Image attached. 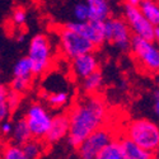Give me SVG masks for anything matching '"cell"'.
<instances>
[{"label":"cell","instance_id":"6da1fadb","mask_svg":"<svg viewBox=\"0 0 159 159\" xmlns=\"http://www.w3.org/2000/svg\"><path fill=\"white\" fill-rule=\"evenodd\" d=\"M68 116L69 134L66 139L69 145L76 149L87 136L106 125L108 107L99 94H84L71 106Z\"/></svg>","mask_w":159,"mask_h":159},{"label":"cell","instance_id":"7a4b0ae2","mask_svg":"<svg viewBox=\"0 0 159 159\" xmlns=\"http://www.w3.org/2000/svg\"><path fill=\"white\" fill-rule=\"evenodd\" d=\"M124 136L150 153L159 150V126L148 118L131 120L125 126Z\"/></svg>","mask_w":159,"mask_h":159},{"label":"cell","instance_id":"3957f363","mask_svg":"<svg viewBox=\"0 0 159 159\" xmlns=\"http://www.w3.org/2000/svg\"><path fill=\"white\" fill-rule=\"evenodd\" d=\"M129 51L143 73L155 75L159 71V45L157 41L132 34Z\"/></svg>","mask_w":159,"mask_h":159},{"label":"cell","instance_id":"277c9868","mask_svg":"<svg viewBox=\"0 0 159 159\" xmlns=\"http://www.w3.org/2000/svg\"><path fill=\"white\" fill-rule=\"evenodd\" d=\"M116 138V132L111 126L107 124L101 126L87 136L76 148L79 159H97L99 153Z\"/></svg>","mask_w":159,"mask_h":159},{"label":"cell","instance_id":"5b68a950","mask_svg":"<svg viewBox=\"0 0 159 159\" xmlns=\"http://www.w3.org/2000/svg\"><path fill=\"white\" fill-rule=\"evenodd\" d=\"M59 37L62 54L70 60L84 54L94 52L97 48L89 39H87L85 37H83L82 34H79L73 30L65 28L64 25L59 32Z\"/></svg>","mask_w":159,"mask_h":159},{"label":"cell","instance_id":"8992f818","mask_svg":"<svg viewBox=\"0 0 159 159\" xmlns=\"http://www.w3.org/2000/svg\"><path fill=\"white\" fill-rule=\"evenodd\" d=\"M106 42L120 51H129L132 32L125 19L111 17L104 22Z\"/></svg>","mask_w":159,"mask_h":159},{"label":"cell","instance_id":"52a82bcc","mask_svg":"<svg viewBox=\"0 0 159 159\" xmlns=\"http://www.w3.org/2000/svg\"><path fill=\"white\" fill-rule=\"evenodd\" d=\"M28 57L33 65V74L42 75L51 64V45L45 34H36L28 47Z\"/></svg>","mask_w":159,"mask_h":159},{"label":"cell","instance_id":"ba28073f","mask_svg":"<svg viewBox=\"0 0 159 159\" xmlns=\"http://www.w3.org/2000/svg\"><path fill=\"white\" fill-rule=\"evenodd\" d=\"M24 118L31 130L32 138L43 140L52 121V116L50 115L47 108L41 103H32L25 111Z\"/></svg>","mask_w":159,"mask_h":159},{"label":"cell","instance_id":"9c48e42d","mask_svg":"<svg viewBox=\"0 0 159 159\" xmlns=\"http://www.w3.org/2000/svg\"><path fill=\"white\" fill-rule=\"evenodd\" d=\"M124 19L129 24V27L134 36H139L147 39H154L155 37V27L143 16L139 7H132L125 4Z\"/></svg>","mask_w":159,"mask_h":159},{"label":"cell","instance_id":"30bf717a","mask_svg":"<svg viewBox=\"0 0 159 159\" xmlns=\"http://www.w3.org/2000/svg\"><path fill=\"white\" fill-rule=\"evenodd\" d=\"M65 28L73 30L78 32L79 34H82L87 39L93 43L97 48L103 46L106 42V31H104V22L102 20H93L89 19L85 22H69L64 24Z\"/></svg>","mask_w":159,"mask_h":159},{"label":"cell","instance_id":"8fae6325","mask_svg":"<svg viewBox=\"0 0 159 159\" xmlns=\"http://www.w3.org/2000/svg\"><path fill=\"white\" fill-rule=\"evenodd\" d=\"M69 134V116L68 113H60L52 117L51 126L45 136V143L48 145L56 144L65 139Z\"/></svg>","mask_w":159,"mask_h":159},{"label":"cell","instance_id":"7c38bea8","mask_svg":"<svg viewBox=\"0 0 159 159\" xmlns=\"http://www.w3.org/2000/svg\"><path fill=\"white\" fill-rule=\"evenodd\" d=\"M71 69H73L74 75L79 80H82V79L87 78L92 73L98 70V59L94 55V52L80 55V56L73 59Z\"/></svg>","mask_w":159,"mask_h":159},{"label":"cell","instance_id":"4fadbf2b","mask_svg":"<svg viewBox=\"0 0 159 159\" xmlns=\"http://www.w3.org/2000/svg\"><path fill=\"white\" fill-rule=\"evenodd\" d=\"M122 148L124 159H154V153H150L140 148L134 141H131L126 136H118Z\"/></svg>","mask_w":159,"mask_h":159},{"label":"cell","instance_id":"5bb4252c","mask_svg":"<svg viewBox=\"0 0 159 159\" xmlns=\"http://www.w3.org/2000/svg\"><path fill=\"white\" fill-rule=\"evenodd\" d=\"M11 139L10 143L13 144H17V145H22L24 143H27L28 140L32 139V134H31V130L27 125V121L25 118H18V120L13 124V129H11Z\"/></svg>","mask_w":159,"mask_h":159},{"label":"cell","instance_id":"9a60e30c","mask_svg":"<svg viewBox=\"0 0 159 159\" xmlns=\"http://www.w3.org/2000/svg\"><path fill=\"white\" fill-rule=\"evenodd\" d=\"M89 13L90 19L106 22L111 18V7L107 0H96L93 3H89Z\"/></svg>","mask_w":159,"mask_h":159},{"label":"cell","instance_id":"2e32d148","mask_svg":"<svg viewBox=\"0 0 159 159\" xmlns=\"http://www.w3.org/2000/svg\"><path fill=\"white\" fill-rule=\"evenodd\" d=\"M103 84V75L101 70H96L94 73H92L87 78L82 79V90L84 94H96L98 93V90L101 89Z\"/></svg>","mask_w":159,"mask_h":159},{"label":"cell","instance_id":"e0dca14e","mask_svg":"<svg viewBox=\"0 0 159 159\" xmlns=\"http://www.w3.org/2000/svg\"><path fill=\"white\" fill-rule=\"evenodd\" d=\"M140 11L154 27H159V2L157 0H143L139 5Z\"/></svg>","mask_w":159,"mask_h":159},{"label":"cell","instance_id":"ac0fdd59","mask_svg":"<svg viewBox=\"0 0 159 159\" xmlns=\"http://www.w3.org/2000/svg\"><path fill=\"white\" fill-rule=\"evenodd\" d=\"M14 78H23V79H28L32 80V78L34 76L33 74V65L32 61L30 60L28 56L22 57L17 61V64L14 65V70H13Z\"/></svg>","mask_w":159,"mask_h":159},{"label":"cell","instance_id":"d6986e66","mask_svg":"<svg viewBox=\"0 0 159 159\" xmlns=\"http://www.w3.org/2000/svg\"><path fill=\"white\" fill-rule=\"evenodd\" d=\"M43 148H45L43 141L34 138H32L31 140L22 145V149L28 159H38L43 153Z\"/></svg>","mask_w":159,"mask_h":159},{"label":"cell","instance_id":"ffe728a7","mask_svg":"<svg viewBox=\"0 0 159 159\" xmlns=\"http://www.w3.org/2000/svg\"><path fill=\"white\" fill-rule=\"evenodd\" d=\"M0 159H28L20 145L9 143L2 149Z\"/></svg>","mask_w":159,"mask_h":159},{"label":"cell","instance_id":"44dd1931","mask_svg":"<svg viewBox=\"0 0 159 159\" xmlns=\"http://www.w3.org/2000/svg\"><path fill=\"white\" fill-rule=\"evenodd\" d=\"M11 110L8 103V88L0 85V122L8 120Z\"/></svg>","mask_w":159,"mask_h":159},{"label":"cell","instance_id":"7402d4cb","mask_svg":"<svg viewBox=\"0 0 159 159\" xmlns=\"http://www.w3.org/2000/svg\"><path fill=\"white\" fill-rule=\"evenodd\" d=\"M69 96L66 92H56L47 97V103L51 108H61L68 103Z\"/></svg>","mask_w":159,"mask_h":159},{"label":"cell","instance_id":"603a6c76","mask_svg":"<svg viewBox=\"0 0 159 159\" xmlns=\"http://www.w3.org/2000/svg\"><path fill=\"white\" fill-rule=\"evenodd\" d=\"M73 13H74V17L76 19V22H85V20H89L90 19V13H89V5L88 3H78L75 4L74 9H73Z\"/></svg>","mask_w":159,"mask_h":159},{"label":"cell","instance_id":"cb8c5ba5","mask_svg":"<svg viewBox=\"0 0 159 159\" xmlns=\"http://www.w3.org/2000/svg\"><path fill=\"white\" fill-rule=\"evenodd\" d=\"M32 80L28 79H23V78H13L11 84H10V89L18 92V93H24L31 85Z\"/></svg>","mask_w":159,"mask_h":159},{"label":"cell","instance_id":"d4e9b609","mask_svg":"<svg viewBox=\"0 0 159 159\" xmlns=\"http://www.w3.org/2000/svg\"><path fill=\"white\" fill-rule=\"evenodd\" d=\"M20 99H22V93H18V92L13 89H8V103L11 111H14L20 104Z\"/></svg>","mask_w":159,"mask_h":159},{"label":"cell","instance_id":"484cf974","mask_svg":"<svg viewBox=\"0 0 159 159\" xmlns=\"http://www.w3.org/2000/svg\"><path fill=\"white\" fill-rule=\"evenodd\" d=\"M25 18H27V14H25V10L23 8H17L13 13V22L18 25L24 24Z\"/></svg>","mask_w":159,"mask_h":159},{"label":"cell","instance_id":"4316f807","mask_svg":"<svg viewBox=\"0 0 159 159\" xmlns=\"http://www.w3.org/2000/svg\"><path fill=\"white\" fill-rule=\"evenodd\" d=\"M11 129H13V124L8 120L0 122V132H2L3 135H10L11 132Z\"/></svg>","mask_w":159,"mask_h":159},{"label":"cell","instance_id":"83f0119b","mask_svg":"<svg viewBox=\"0 0 159 159\" xmlns=\"http://www.w3.org/2000/svg\"><path fill=\"white\" fill-rule=\"evenodd\" d=\"M153 110H154V113L157 116V118L159 120V90L155 93L154 96V104H153Z\"/></svg>","mask_w":159,"mask_h":159},{"label":"cell","instance_id":"f1b7e54d","mask_svg":"<svg viewBox=\"0 0 159 159\" xmlns=\"http://www.w3.org/2000/svg\"><path fill=\"white\" fill-rule=\"evenodd\" d=\"M141 2H143V0H126V4L132 5V7H139Z\"/></svg>","mask_w":159,"mask_h":159},{"label":"cell","instance_id":"f546056e","mask_svg":"<svg viewBox=\"0 0 159 159\" xmlns=\"http://www.w3.org/2000/svg\"><path fill=\"white\" fill-rule=\"evenodd\" d=\"M154 41H157V43L159 45V27H155V37H154Z\"/></svg>","mask_w":159,"mask_h":159},{"label":"cell","instance_id":"4dcf8cb0","mask_svg":"<svg viewBox=\"0 0 159 159\" xmlns=\"http://www.w3.org/2000/svg\"><path fill=\"white\" fill-rule=\"evenodd\" d=\"M155 79H157V85H158V88H159V71L155 74Z\"/></svg>","mask_w":159,"mask_h":159},{"label":"cell","instance_id":"1f68e13d","mask_svg":"<svg viewBox=\"0 0 159 159\" xmlns=\"http://www.w3.org/2000/svg\"><path fill=\"white\" fill-rule=\"evenodd\" d=\"M85 2L89 4V3H93V2H96V0H85Z\"/></svg>","mask_w":159,"mask_h":159},{"label":"cell","instance_id":"d6a6232c","mask_svg":"<svg viewBox=\"0 0 159 159\" xmlns=\"http://www.w3.org/2000/svg\"><path fill=\"white\" fill-rule=\"evenodd\" d=\"M157 2H159V0H157Z\"/></svg>","mask_w":159,"mask_h":159}]
</instances>
